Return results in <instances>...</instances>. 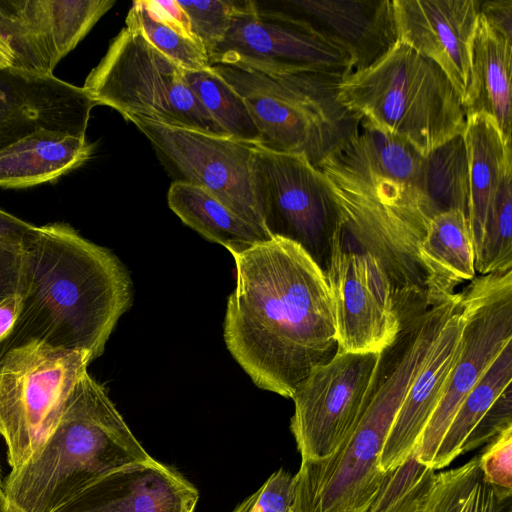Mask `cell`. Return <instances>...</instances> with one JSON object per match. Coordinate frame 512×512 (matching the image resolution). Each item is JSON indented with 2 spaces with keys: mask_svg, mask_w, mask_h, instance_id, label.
Wrapping results in <instances>:
<instances>
[{
  "mask_svg": "<svg viewBox=\"0 0 512 512\" xmlns=\"http://www.w3.org/2000/svg\"><path fill=\"white\" fill-rule=\"evenodd\" d=\"M177 1L190 20L192 34L209 56L230 26L235 0Z\"/></svg>",
  "mask_w": 512,
  "mask_h": 512,
  "instance_id": "cell-34",
  "label": "cell"
},
{
  "mask_svg": "<svg viewBox=\"0 0 512 512\" xmlns=\"http://www.w3.org/2000/svg\"><path fill=\"white\" fill-rule=\"evenodd\" d=\"M418 256L431 295L451 296L459 284L474 279L475 251L466 214L458 209L434 214Z\"/></svg>",
  "mask_w": 512,
  "mask_h": 512,
  "instance_id": "cell-25",
  "label": "cell"
},
{
  "mask_svg": "<svg viewBox=\"0 0 512 512\" xmlns=\"http://www.w3.org/2000/svg\"><path fill=\"white\" fill-rule=\"evenodd\" d=\"M148 5L155 9L158 13H160L166 19L176 23L180 27H182L185 31L192 34L190 28V20L183 10V8L179 5L177 0H146ZM193 35V34H192Z\"/></svg>",
  "mask_w": 512,
  "mask_h": 512,
  "instance_id": "cell-40",
  "label": "cell"
},
{
  "mask_svg": "<svg viewBox=\"0 0 512 512\" xmlns=\"http://www.w3.org/2000/svg\"><path fill=\"white\" fill-rule=\"evenodd\" d=\"M96 103L54 75L0 68V150L41 129L85 137Z\"/></svg>",
  "mask_w": 512,
  "mask_h": 512,
  "instance_id": "cell-18",
  "label": "cell"
},
{
  "mask_svg": "<svg viewBox=\"0 0 512 512\" xmlns=\"http://www.w3.org/2000/svg\"><path fill=\"white\" fill-rule=\"evenodd\" d=\"M338 100L361 122L423 157L463 134L466 125V109L446 74L398 40L373 65L343 78Z\"/></svg>",
  "mask_w": 512,
  "mask_h": 512,
  "instance_id": "cell-6",
  "label": "cell"
},
{
  "mask_svg": "<svg viewBox=\"0 0 512 512\" xmlns=\"http://www.w3.org/2000/svg\"><path fill=\"white\" fill-rule=\"evenodd\" d=\"M183 77L193 94L229 137L257 145L258 130L243 98L211 67L189 71Z\"/></svg>",
  "mask_w": 512,
  "mask_h": 512,
  "instance_id": "cell-30",
  "label": "cell"
},
{
  "mask_svg": "<svg viewBox=\"0 0 512 512\" xmlns=\"http://www.w3.org/2000/svg\"><path fill=\"white\" fill-rule=\"evenodd\" d=\"M0 512H12L4 499L3 491L2 494L0 495Z\"/></svg>",
  "mask_w": 512,
  "mask_h": 512,
  "instance_id": "cell-43",
  "label": "cell"
},
{
  "mask_svg": "<svg viewBox=\"0 0 512 512\" xmlns=\"http://www.w3.org/2000/svg\"><path fill=\"white\" fill-rule=\"evenodd\" d=\"M478 463L487 482L512 489V426L487 443Z\"/></svg>",
  "mask_w": 512,
  "mask_h": 512,
  "instance_id": "cell-36",
  "label": "cell"
},
{
  "mask_svg": "<svg viewBox=\"0 0 512 512\" xmlns=\"http://www.w3.org/2000/svg\"><path fill=\"white\" fill-rule=\"evenodd\" d=\"M398 41L436 63L466 111L472 104V46L478 0H392Z\"/></svg>",
  "mask_w": 512,
  "mask_h": 512,
  "instance_id": "cell-17",
  "label": "cell"
},
{
  "mask_svg": "<svg viewBox=\"0 0 512 512\" xmlns=\"http://www.w3.org/2000/svg\"><path fill=\"white\" fill-rule=\"evenodd\" d=\"M0 472H1V470H0ZM2 484L3 483H2V480H1V473H0V495L2 494Z\"/></svg>",
  "mask_w": 512,
  "mask_h": 512,
  "instance_id": "cell-44",
  "label": "cell"
},
{
  "mask_svg": "<svg viewBox=\"0 0 512 512\" xmlns=\"http://www.w3.org/2000/svg\"><path fill=\"white\" fill-rule=\"evenodd\" d=\"M435 475L413 452L402 464L384 472L366 512H421Z\"/></svg>",
  "mask_w": 512,
  "mask_h": 512,
  "instance_id": "cell-32",
  "label": "cell"
},
{
  "mask_svg": "<svg viewBox=\"0 0 512 512\" xmlns=\"http://www.w3.org/2000/svg\"><path fill=\"white\" fill-rule=\"evenodd\" d=\"M461 294V293H460ZM461 299L446 320L427 362L411 384L385 439L378 466L383 472L402 464L420 436L447 386L462 346Z\"/></svg>",
  "mask_w": 512,
  "mask_h": 512,
  "instance_id": "cell-21",
  "label": "cell"
},
{
  "mask_svg": "<svg viewBox=\"0 0 512 512\" xmlns=\"http://www.w3.org/2000/svg\"><path fill=\"white\" fill-rule=\"evenodd\" d=\"M379 356L335 353L296 387L290 428L302 460L331 455L352 433Z\"/></svg>",
  "mask_w": 512,
  "mask_h": 512,
  "instance_id": "cell-14",
  "label": "cell"
},
{
  "mask_svg": "<svg viewBox=\"0 0 512 512\" xmlns=\"http://www.w3.org/2000/svg\"><path fill=\"white\" fill-rule=\"evenodd\" d=\"M84 351L33 343L0 362V436L11 470L25 464L58 423L91 363Z\"/></svg>",
  "mask_w": 512,
  "mask_h": 512,
  "instance_id": "cell-9",
  "label": "cell"
},
{
  "mask_svg": "<svg viewBox=\"0 0 512 512\" xmlns=\"http://www.w3.org/2000/svg\"><path fill=\"white\" fill-rule=\"evenodd\" d=\"M421 512H512V489L487 482L474 457L435 475Z\"/></svg>",
  "mask_w": 512,
  "mask_h": 512,
  "instance_id": "cell-28",
  "label": "cell"
},
{
  "mask_svg": "<svg viewBox=\"0 0 512 512\" xmlns=\"http://www.w3.org/2000/svg\"><path fill=\"white\" fill-rule=\"evenodd\" d=\"M479 14L497 32L512 40V1H479Z\"/></svg>",
  "mask_w": 512,
  "mask_h": 512,
  "instance_id": "cell-38",
  "label": "cell"
},
{
  "mask_svg": "<svg viewBox=\"0 0 512 512\" xmlns=\"http://www.w3.org/2000/svg\"><path fill=\"white\" fill-rule=\"evenodd\" d=\"M428 359L417 344L397 339L385 348L357 424L331 455L301 460L292 512H366L384 475L379 457L405 396Z\"/></svg>",
  "mask_w": 512,
  "mask_h": 512,
  "instance_id": "cell-5",
  "label": "cell"
},
{
  "mask_svg": "<svg viewBox=\"0 0 512 512\" xmlns=\"http://www.w3.org/2000/svg\"><path fill=\"white\" fill-rule=\"evenodd\" d=\"M209 60L266 73L316 71L345 78L353 71L342 46L305 20L255 0H235L230 26Z\"/></svg>",
  "mask_w": 512,
  "mask_h": 512,
  "instance_id": "cell-11",
  "label": "cell"
},
{
  "mask_svg": "<svg viewBox=\"0 0 512 512\" xmlns=\"http://www.w3.org/2000/svg\"><path fill=\"white\" fill-rule=\"evenodd\" d=\"M511 380L512 341L505 345L461 403L432 460L434 470L489 443L512 426Z\"/></svg>",
  "mask_w": 512,
  "mask_h": 512,
  "instance_id": "cell-22",
  "label": "cell"
},
{
  "mask_svg": "<svg viewBox=\"0 0 512 512\" xmlns=\"http://www.w3.org/2000/svg\"><path fill=\"white\" fill-rule=\"evenodd\" d=\"M22 246L0 239V302L17 293Z\"/></svg>",
  "mask_w": 512,
  "mask_h": 512,
  "instance_id": "cell-37",
  "label": "cell"
},
{
  "mask_svg": "<svg viewBox=\"0 0 512 512\" xmlns=\"http://www.w3.org/2000/svg\"><path fill=\"white\" fill-rule=\"evenodd\" d=\"M261 2L305 20L342 46L352 58V73L373 65L398 40L392 0Z\"/></svg>",
  "mask_w": 512,
  "mask_h": 512,
  "instance_id": "cell-19",
  "label": "cell"
},
{
  "mask_svg": "<svg viewBox=\"0 0 512 512\" xmlns=\"http://www.w3.org/2000/svg\"><path fill=\"white\" fill-rule=\"evenodd\" d=\"M462 135L470 178L468 220L476 258L482 246L488 209L504 176L512 170V151L511 143L504 140L496 122L487 114H467Z\"/></svg>",
  "mask_w": 512,
  "mask_h": 512,
  "instance_id": "cell-24",
  "label": "cell"
},
{
  "mask_svg": "<svg viewBox=\"0 0 512 512\" xmlns=\"http://www.w3.org/2000/svg\"><path fill=\"white\" fill-rule=\"evenodd\" d=\"M198 498L188 480L153 458L107 474L54 512H194Z\"/></svg>",
  "mask_w": 512,
  "mask_h": 512,
  "instance_id": "cell-20",
  "label": "cell"
},
{
  "mask_svg": "<svg viewBox=\"0 0 512 512\" xmlns=\"http://www.w3.org/2000/svg\"><path fill=\"white\" fill-rule=\"evenodd\" d=\"M420 189L435 214L458 209L468 217L470 178L462 134L424 157Z\"/></svg>",
  "mask_w": 512,
  "mask_h": 512,
  "instance_id": "cell-29",
  "label": "cell"
},
{
  "mask_svg": "<svg viewBox=\"0 0 512 512\" xmlns=\"http://www.w3.org/2000/svg\"><path fill=\"white\" fill-rule=\"evenodd\" d=\"M232 256L236 285L223 323L226 347L258 388L291 398L337 350L325 273L299 244L280 236Z\"/></svg>",
  "mask_w": 512,
  "mask_h": 512,
  "instance_id": "cell-1",
  "label": "cell"
},
{
  "mask_svg": "<svg viewBox=\"0 0 512 512\" xmlns=\"http://www.w3.org/2000/svg\"><path fill=\"white\" fill-rule=\"evenodd\" d=\"M115 4L113 0H0V38L12 68L53 75L59 61Z\"/></svg>",
  "mask_w": 512,
  "mask_h": 512,
  "instance_id": "cell-16",
  "label": "cell"
},
{
  "mask_svg": "<svg viewBox=\"0 0 512 512\" xmlns=\"http://www.w3.org/2000/svg\"><path fill=\"white\" fill-rule=\"evenodd\" d=\"M20 310V296L15 293L0 302V341L12 330Z\"/></svg>",
  "mask_w": 512,
  "mask_h": 512,
  "instance_id": "cell-41",
  "label": "cell"
},
{
  "mask_svg": "<svg viewBox=\"0 0 512 512\" xmlns=\"http://www.w3.org/2000/svg\"><path fill=\"white\" fill-rule=\"evenodd\" d=\"M460 293L464 315L461 352L414 450L418 460L430 467L461 403L512 341V269L475 277Z\"/></svg>",
  "mask_w": 512,
  "mask_h": 512,
  "instance_id": "cell-12",
  "label": "cell"
},
{
  "mask_svg": "<svg viewBox=\"0 0 512 512\" xmlns=\"http://www.w3.org/2000/svg\"><path fill=\"white\" fill-rule=\"evenodd\" d=\"M125 119L135 124L184 181L206 189L236 215L270 236L252 189L251 157L255 145L136 116Z\"/></svg>",
  "mask_w": 512,
  "mask_h": 512,
  "instance_id": "cell-15",
  "label": "cell"
},
{
  "mask_svg": "<svg viewBox=\"0 0 512 512\" xmlns=\"http://www.w3.org/2000/svg\"><path fill=\"white\" fill-rule=\"evenodd\" d=\"M18 317L0 341V362L33 343L101 356L132 304L128 270L109 249L67 223L38 227L22 246Z\"/></svg>",
  "mask_w": 512,
  "mask_h": 512,
  "instance_id": "cell-2",
  "label": "cell"
},
{
  "mask_svg": "<svg viewBox=\"0 0 512 512\" xmlns=\"http://www.w3.org/2000/svg\"><path fill=\"white\" fill-rule=\"evenodd\" d=\"M167 200L183 223L207 240L224 246L232 255L271 238L206 189L184 180L171 184Z\"/></svg>",
  "mask_w": 512,
  "mask_h": 512,
  "instance_id": "cell-27",
  "label": "cell"
},
{
  "mask_svg": "<svg viewBox=\"0 0 512 512\" xmlns=\"http://www.w3.org/2000/svg\"><path fill=\"white\" fill-rule=\"evenodd\" d=\"M295 479L279 469L233 512H292Z\"/></svg>",
  "mask_w": 512,
  "mask_h": 512,
  "instance_id": "cell-35",
  "label": "cell"
},
{
  "mask_svg": "<svg viewBox=\"0 0 512 512\" xmlns=\"http://www.w3.org/2000/svg\"><path fill=\"white\" fill-rule=\"evenodd\" d=\"M92 151L86 136L38 130L0 150V187L25 188L54 181L84 164Z\"/></svg>",
  "mask_w": 512,
  "mask_h": 512,
  "instance_id": "cell-23",
  "label": "cell"
},
{
  "mask_svg": "<svg viewBox=\"0 0 512 512\" xmlns=\"http://www.w3.org/2000/svg\"><path fill=\"white\" fill-rule=\"evenodd\" d=\"M82 88L96 105L112 107L124 118L229 137L190 90L183 69L135 28L118 33Z\"/></svg>",
  "mask_w": 512,
  "mask_h": 512,
  "instance_id": "cell-8",
  "label": "cell"
},
{
  "mask_svg": "<svg viewBox=\"0 0 512 512\" xmlns=\"http://www.w3.org/2000/svg\"><path fill=\"white\" fill-rule=\"evenodd\" d=\"M152 459L86 371L51 433L6 477L3 496L12 512H54L107 474Z\"/></svg>",
  "mask_w": 512,
  "mask_h": 512,
  "instance_id": "cell-4",
  "label": "cell"
},
{
  "mask_svg": "<svg viewBox=\"0 0 512 512\" xmlns=\"http://www.w3.org/2000/svg\"><path fill=\"white\" fill-rule=\"evenodd\" d=\"M36 230L37 226L0 209V239L23 246Z\"/></svg>",
  "mask_w": 512,
  "mask_h": 512,
  "instance_id": "cell-39",
  "label": "cell"
},
{
  "mask_svg": "<svg viewBox=\"0 0 512 512\" xmlns=\"http://www.w3.org/2000/svg\"><path fill=\"white\" fill-rule=\"evenodd\" d=\"M512 170L504 176L488 209L482 246L475 258L481 275L512 269Z\"/></svg>",
  "mask_w": 512,
  "mask_h": 512,
  "instance_id": "cell-33",
  "label": "cell"
},
{
  "mask_svg": "<svg viewBox=\"0 0 512 512\" xmlns=\"http://www.w3.org/2000/svg\"><path fill=\"white\" fill-rule=\"evenodd\" d=\"M212 68L243 98L259 133L256 146L303 155L318 167L360 128L361 119L338 100L341 77L223 63Z\"/></svg>",
  "mask_w": 512,
  "mask_h": 512,
  "instance_id": "cell-7",
  "label": "cell"
},
{
  "mask_svg": "<svg viewBox=\"0 0 512 512\" xmlns=\"http://www.w3.org/2000/svg\"><path fill=\"white\" fill-rule=\"evenodd\" d=\"M14 56L9 46L0 38V68H12Z\"/></svg>",
  "mask_w": 512,
  "mask_h": 512,
  "instance_id": "cell-42",
  "label": "cell"
},
{
  "mask_svg": "<svg viewBox=\"0 0 512 512\" xmlns=\"http://www.w3.org/2000/svg\"><path fill=\"white\" fill-rule=\"evenodd\" d=\"M512 40L494 30L479 14L472 46L474 96L466 115L493 118L504 140L511 143Z\"/></svg>",
  "mask_w": 512,
  "mask_h": 512,
  "instance_id": "cell-26",
  "label": "cell"
},
{
  "mask_svg": "<svg viewBox=\"0 0 512 512\" xmlns=\"http://www.w3.org/2000/svg\"><path fill=\"white\" fill-rule=\"evenodd\" d=\"M126 26L137 29L160 52L184 70L198 71L212 67L201 42L176 23L166 19L146 0L134 1Z\"/></svg>",
  "mask_w": 512,
  "mask_h": 512,
  "instance_id": "cell-31",
  "label": "cell"
},
{
  "mask_svg": "<svg viewBox=\"0 0 512 512\" xmlns=\"http://www.w3.org/2000/svg\"><path fill=\"white\" fill-rule=\"evenodd\" d=\"M324 273L333 303L336 353H381L400 328L392 284L382 264L340 226Z\"/></svg>",
  "mask_w": 512,
  "mask_h": 512,
  "instance_id": "cell-13",
  "label": "cell"
},
{
  "mask_svg": "<svg viewBox=\"0 0 512 512\" xmlns=\"http://www.w3.org/2000/svg\"><path fill=\"white\" fill-rule=\"evenodd\" d=\"M424 157L364 123L317 168L337 202L341 229L382 264L393 293L427 292L418 256L435 214L420 189Z\"/></svg>",
  "mask_w": 512,
  "mask_h": 512,
  "instance_id": "cell-3",
  "label": "cell"
},
{
  "mask_svg": "<svg viewBox=\"0 0 512 512\" xmlns=\"http://www.w3.org/2000/svg\"><path fill=\"white\" fill-rule=\"evenodd\" d=\"M251 182L267 233L299 244L324 271L341 218L323 172L303 155L255 145Z\"/></svg>",
  "mask_w": 512,
  "mask_h": 512,
  "instance_id": "cell-10",
  "label": "cell"
}]
</instances>
